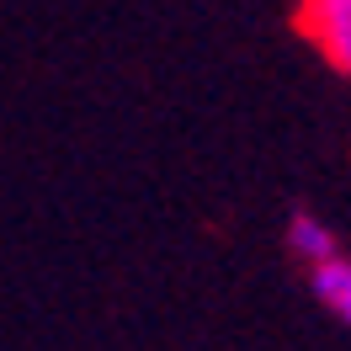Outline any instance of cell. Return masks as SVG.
Returning a JSON list of instances; mask_svg holds the SVG:
<instances>
[{"label": "cell", "instance_id": "3957f363", "mask_svg": "<svg viewBox=\"0 0 351 351\" xmlns=\"http://www.w3.org/2000/svg\"><path fill=\"white\" fill-rule=\"evenodd\" d=\"M287 250L304 266H314V261H325V256H335L341 240H335V229H330L319 213H293V219H287Z\"/></svg>", "mask_w": 351, "mask_h": 351}, {"label": "cell", "instance_id": "7a4b0ae2", "mask_svg": "<svg viewBox=\"0 0 351 351\" xmlns=\"http://www.w3.org/2000/svg\"><path fill=\"white\" fill-rule=\"evenodd\" d=\"M308 287H314V298H319L335 319H346V325H351V261L341 256V250L308 266Z\"/></svg>", "mask_w": 351, "mask_h": 351}, {"label": "cell", "instance_id": "6da1fadb", "mask_svg": "<svg viewBox=\"0 0 351 351\" xmlns=\"http://www.w3.org/2000/svg\"><path fill=\"white\" fill-rule=\"evenodd\" d=\"M298 32L351 86V0H298Z\"/></svg>", "mask_w": 351, "mask_h": 351}]
</instances>
